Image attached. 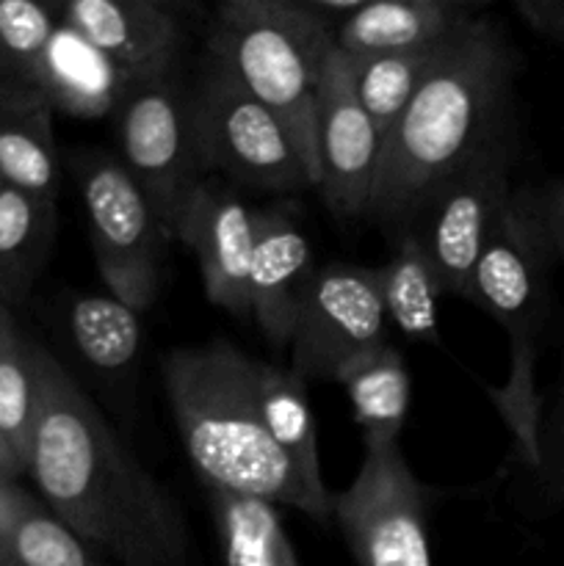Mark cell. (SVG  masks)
I'll use <instances>...</instances> for the list:
<instances>
[{
	"instance_id": "1",
	"label": "cell",
	"mask_w": 564,
	"mask_h": 566,
	"mask_svg": "<svg viewBox=\"0 0 564 566\" xmlns=\"http://www.w3.org/2000/svg\"><path fill=\"white\" fill-rule=\"evenodd\" d=\"M25 475L44 509L103 558L119 566H191V536L177 497L48 348Z\"/></svg>"
},
{
	"instance_id": "2",
	"label": "cell",
	"mask_w": 564,
	"mask_h": 566,
	"mask_svg": "<svg viewBox=\"0 0 564 566\" xmlns=\"http://www.w3.org/2000/svg\"><path fill=\"white\" fill-rule=\"evenodd\" d=\"M520 55L506 28L476 14L382 138L379 175L365 219L396 238L418 227L442 182L514 119Z\"/></svg>"
},
{
	"instance_id": "3",
	"label": "cell",
	"mask_w": 564,
	"mask_h": 566,
	"mask_svg": "<svg viewBox=\"0 0 564 566\" xmlns=\"http://www.w3.org/2000/svg\"><path fill=\"white\" fill-rule=\"evenodd\" d=\"M164 390L194 470L210 492L258 497L326 523L260 415L258 359L227 340L175 348L164 357Z\"/></svg>"
},
{
	"instance_id": "4",
	"label": "cell",
	"mask_w": 564,
	"mask_h": 566,
	"mask_svg": "<svg viewBox=\"0 0 564 566\" xmlns=\"http://www.w3.org/2000/svg\"><path fill=\"white\" fill-rule=\"evenodd\" d=\"M556 263L542 188H512L473 271L470 304L484 310L509 337V379L490 398L514 437V451L536 468L542 398L536 392L540 337L551 315V269Z\"/></svg>"
},
{
	"instance_id": "5",
	"label": "cell",
	"mask_w": 564,
	"mask_h": 566,
	"mask_svg": "<svg viewBox=\"0 0 564 566\" xmlns=\"http://www.w3.org/2000/svg\"><path fill=\"white\" fill-rule=\"evenodd\" d=\"M332 50L335 36L302 0H227L205 28V53L282 122L310 186H318L315 108Z\"/></svg>"
},
{
	"instance_id": "6",
	"label": "cell",
	"mask_w": 564,
	"mask_h": 566,
	"mask_svg": "<svg viewBox=\"0 0 564 566\" xmlns=\"http://www.w3.org/2000/svg\"><path fill=\"white\" fill-rule=\"evenodd\" d=\"M194 142L210 177H230L254 191L293 193L310 186L307 169L282 122L252 97L213 55L205 53L188 83Z\"/></svg>"
},
{
	"instance_id": "7",
	"label": "cell",
	"mask_w": 564,
	"mask_h": 566,
	"mask_svg": "<svg viewBox=\"0 0 564 566\" xmlns=\"http://www.w3.org/2000/svg\"><path fill=\"white\" fill-rule=\"evenodd\" d=\"M70 169L105 287L127 307L144 313L158 298L169 230L119 158L81 149L70 158Z\"/></svg>"
},
{
	"instance_id": "8",
	"label": "cell",
	"mask_w": 564,
	"mask_h": 566,
	"mask_svg": "<svg viewBox=\"0 0 564 566\" xmlns=\"http://www.w3.org/2000/svg\"><path fill=\"white\" fill-rule=\"evenodd\" d=\"M119 160L175 241L188 197L208 180L194 142L188 83L180 70L138 81L114 111Z\"/></svg>"
},
{
	"instance_id": "9",
	"label": "cell",
	"mask_w": 564,
	"mask_h": 566,
	"mask_svg": "<svg viewBox=\"0 0 564 566\" xmlns=\"http://www.w3.org/2000/svg\"><path fill=\"white\" fill-rule=\"evenodd\" d=\"M431 497L398 446L365 448L357 479L332 497V517L359 566H431Z\"/></svg>"
},
{
	"instance_id": "10",
	"label": "cell",
	"mask_w": 564,
	"mask_h": 566,
	"mask_svg": "<svg viewBox=\"0 0 564 566\" xmlns=\"http://www.w3.org/2000/svg\"><path fill=\"white\" fill-rule=\"evenodd\" d=\"M518 153V127L487 142L462 169L442 182L415 227L446 293L464 302L473 298L476 263L512 193Z\"/></svg>"
},
{
	"instance_id": "11",
	"label": "cell",
	"mask_w": 564,
	"mask_h": 566,
	"mask_svg": "<svg viewBox=\"0 0 564 566\" xmlns=\"http://www.w3.org/2000/svg\"><path fill=\"white\" fill-rule=\"evenodd\" d=\"M387 343L376 271L332 263L315 269L299 302L288 368L304 381H337L346 365Z\"/></svg>"
},
{
	"instance_id": "12",
	"label": "cell",
	"mask_w": 564,
	"mask_h": 566,
	"mask_svg": "<svg viewBox=\"0 0 564 566\" xmlns=\"http://www.w3.org/2000/svg\"><path fill=\"white\" fill-rule=\"evenodd\" d=\"M318 191L341 221L368 216L382 158V133L354 92L346 55L332 50L324 64L315 108Z\"/></svg>"
},
{
	"instance_id": "13",
	"label": "cell",
	"mask_w": 564,
	"mask_h": 566,
	"mask_svg": "<svg viewBox=\"0 0 564 566\" xmlns=\"http://www.w3.org/2000/svg\"><path fill=\"white\" fill-rule=\"evenodd\" d=\"M254 235L258 213H252L232 188L221 186L213 177L188 197L175 224V241L186 243L197 258L208 302L238 318L252 315L249 265Z\"/></svg>"
},
{
	"instance_id": "14",
	"label": "cell",
	"mask_w": 564,
	"mask_h": 566,
	"mask_svg": "<svg viewBox=\"0 0 564 566\" xmlns=\"http://www.w3.org/2000/svg\"><path fill=\"white\" fill-rule=\"evenodd\" d=\"M61 22L138 81L180 70L182 9L169 0H70Z\"/></svg>"
},
{
	"instance_id": "15",
	"label": "cell",
	"mask_w": 564,
	"mask_h": 566,
	"mask_svg": "<svg viewBox=\"0 0 564 566\" xmlns=\"http://www.w3.org/2000/svg\"><path fill=\"white\" fill-rule=\"evenodd\" d=\"M313 271V249L299 224L296 205L260 210L249 265V304L254 324L280 352L291 346L299 302Z\"/></svg>"
},
{
	"instance_id": "16",
	"label": "cell",
	"mask_w": 564,
	"mask_h": 566,
	"mask_svg": "<svg viewBox=\"0 0 564 566\" xmlns=\"http://www.w3.org/2000/svg\"><path fill=\"white\" fill-rule=\"evenodd\" d=\"M476 14V3L464 0H365L363 9L337 28L335 50L346 59L418 50L451 39Z\"/></svg>"
},
{
	"instance_id": "17",
	"label": "cell",
	"mask_w": 564,
	"mask_h": 566,
	"mask_svg": "<svg viewBox=\"0 0 564 566\" xmlns=\"http://www.w3.org/2000/svg\"><path fill=\"white\" fill-rule=\"evenodd\" d=\"M138 77L122 70L88 39L66 28L64 22L53 33L39 72V92L55 114L77 119L114 116Z\"/></svg>"
},
{
	"instance_id": "18",
	"label": "cell",
	"mask_w": 564,
	"mask_h": 566,
	"mask_svg": "<svg viewBox=\"0 0 564 566\" xmlns=\"http://www.w3.org/2000/svg\"><path fill=\"white\" fill-rule=\"evenodd\" d=\"M53 114L39 92L0 88V180L42 202L59 199L61 182Z\"/></svg>"
},
{
	"instance_id": "19",
	"label": "cell",
	"mask_w": 564,
	"mask_h": 566,
	"mask_svg": "<svg viewBox=\"0 0 564 566\" xmlns=\"http://www.w3.org/2000/svg\"><path fill=\"white\" fill-rule=\"evenodd\" d=\"M258 398L265 431L274 446L285 453L293 473L313 495V501L332 514V495L321 479L318 434L310 409L307 381L291 368L258 359Z\"/></svg>"
},
{
	"instance_id": "20",
	"label": "cell",
	"mask_w": 564,
	"mask_h": 566,
	"mask_svg": "<svg viewBox=\"0 0 564 566\" xmlns=\"http://www.w3.org/2000/svg\"><path fill=\"white\" fill-rule=\"evenodd\" d=\"M393 252L376 271L387 324L415 343H440V296L446 293L440 274L418 232L390 238Z\"/></svg>"
},
{
	"instance_id": "21",
	"label": "cell",
	"mask_w": 564,
	"mask_h": 566,
	"mask_svg": "<svg viewBox=\"0 0 564 566\" xmlns=\"http://www.w3.org/2000/svg\"><path fill=\"white\" fill-rule=\"evenodd\" d=\"M59 210L28 193L0 191V304L17 310L28 302L53 252Z\"/></svg>"
},
{
	"instance_id": "22",
	"label": "cell",
	"mask_w": 564,
	"mask_h": 566,
	"mask_svg": "<svg viewBox=\"0 0 564 566\" xmlns=\"http://www.w3.org/2000/svg\"><path fill=\"white\" fill-rule=\"evenodd\" d=\"M337 385L346 390L365 448L396 446L412 396V381L401 352L385 343L363 354L337 374Z\"/></svg>"
},
{
	"instance_id": "23",
	"label": "cell",
	"mask_w": 564,
	"mask_h": 566,
	"mask_svg": "<svg viewBox=\"0 0 564 566\" xmlns=\"http://www.w3.org/2000/svg\"><path fill=\"white\" fill-rule=\"evenodd\" d=\"M42 401V346L20 335L0 304V442L25 475L28 442Z\"/></svg>"
},
{
	"instance_id": "24",
	"label": "cell",
	"mask_w": 564,
	"mask_h": 566,
	"mask_svg": "<svg viewBox=\"0 0 564 566\" xmlns=\"http://www.w3.org/2000/svg\"><path fill=\"white\" fill-rule=\"evenodd\" d=\"M453 36L418 50H404V53L374 55V59H348L354 92H357L359 105L370 116L382 138L396 125L398 116L407 111V105L412 103L420 86L429 81V75L437 70L446 50L451 48Z\"/></svg>"
},
{
	"instance_id": "25",
	"label": "cell",
	"mask_w": 564,
	"mask_h": 566,
	"mask_svg": "<svg viewBox=\"0 0 564 566\" xmlns=\"http://www.w3.org/2000/svg\"><path fill=\"white\" fill-rule=\"evenodd\" d=\"M227 566H299L274 503L210 492Z\"/></svg>"
},
{
	"instance_id": "26",
	"label": "cell",
	"mask_w": 564,
	"mask_h": 566,
	"mask_svg": "<svg viewBox=\"0 0 564 566\" xmlns=\"http://www.w3.org/2000/svg\"><path fill=\"white\" fill-rule=\"evenodd\" d=\"M66 329L77 357L100 374H125L142 348V321L133 307L108 296H77L66 310Z\"/></svg>"
},
{
	"instance_id": "27",
	"label": "cell",
	"mask_w": 564,
	"mask_h": 566,
	"mask_svg": "<svg viewBox=\"0 0 564 566\" xmlns=\"http://www.w3.org/2000/svg\"><path fill=\"white\" fill-rule=\"evenodd\" d=\"M9 566H108L20 481L9 492Z\"/></svg>"
},
{
	"instance_id": "28",
	"label": "cell",
	"mask_w": 564,
	"mask_h": 566,
	"mask_svg": "<svg viewBox=\"0 0 564 566\" xmlns=\"http://www.w3.org/2000/svg\"><path fill=\"white\" fill-rule=\"evenodd\" d=\"M59 25V3L0 0V88L39 92L44 53Z\"/></svg>"
},
{
	"instance_id": "29",
	"label": "cell",
	"mask_w": 564,
	"mask_h": 566,
	"mask_svg": "<svg viewBox=\"0 0 564 566\" xmlns=\"http://www.w3.org/2000/svg\"><path fill=\"white\" fill-rule=\"evenodd\" d=\"M531 473L547 503H564V387L553 407L542 412L536 468Z\"/></svg>"
},
{
	"instance_id": "30",
	"label": "cell",
	"mask_w": 564,
	"mask_h": 566,
	"mask_svg": "<svg viewBox=\"0 0 564 566\" xmlns=\"http://www.w3.org/2000/svg\"><path fill=\"white\" fill-rule=\"evenodd\" d=\"M514 11L536 33L564 44V0H518Z\"/></svg>"
},
{
	"instance_id": "31",
	"label": "cell",
	"mask_w": 564,
	"mask_h": 566,
	"mask_svg": "<svg viewBox=\"0 0 564 566\" xmlns=\"http://www.w3.org/2000/svg\"><path fill=\"white\" fill-rule=\"evenodd\" d=\"M542 205H545L547 232H551L553 252L558 263H564V180L542 186Z\"/></svg>"
},
{
	"instance_id": "32",
	"label": "cell",
	"mask_w": 564,
	"mask_h": 566,
	"mask_svg": "<svg viewBox=\"0 0 564 566\" xmlns=\"http://www.w3.org/2000/svg\"><path fill=\"white\" fill-rule=\"evenodd\" d=\"M365 0H302L304 9L326 28V31L335 36L337 28L346 20H352L359 9H363Z\"/></svg>"
},
{
	"instance_id": "33",
	"label": "cell",
	"mask_w": 564,
	"mask_h": 566,
	"mask_svg": "<svg viewBox=\"0 0 564 566\" xmlns=\"http://www.w3.org/2000/svg\"><path fill=\"white\" fill-rule=\"evenodd\" d=\"M14 479H6L0 475V566H9V492Z\"/></svg>"
},
{
	"instance_id": "34",
	"label": "cell",
	"mask_w": 564,
	"mask_h": 566,
	"mask_svg": "<svg viewBox=\"0 0 564 566\" xmlns=\"http://www.w3.org/2000/svg\"><path fill=\"white\" fill-rule=\"evenodd\" d=\"M0 475H6V479H14V481H20V475H22L20 468H17V462L11 459V453L3 448V442H0Z\"/></svg>"
},
{
	"instance_id": "35",
	"label": "cell",
	"mask_w": 564,
	"mask_h": 566,
	"mask_svg": "<svg viewBox=\"0 0 564 566\" xmlns=\"http://www.w3.org/2000/svg\"><path fill=\"white\" fill-rule=\"evenodd\" d=\"M0 191H3V180H0Z\"/></svg>"
}]
</instances>
